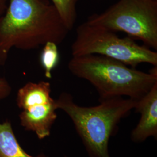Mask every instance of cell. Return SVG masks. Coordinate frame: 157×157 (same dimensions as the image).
Masks as SVG:
<instances>
[{
	"mask_svg": "<svg viewBox=\"0 0 157 157\" xmlns=\"http://www.w3.org/2000/svg\"><path fill=\"white\" fill-rule=\"evenodd\" d=\"M69 30L55 6L47 0H8L0 17V66L12 48L34 50L47 42L60 44Z\"/></svg>",
	"mask_w": 157,
	"mask_h": 157,
	"instance_id": "obj_1",
	"label": "cell"
},
{
	"mask_svg": "<svg viewBox=\"0 0 157 157\" xmlns=\"http://www.w3.org/2000/svg\"><path fill=\"white\" fill-rule=\"evenodd\" d=\"M67 67L73 75L95 87L100 101L122 96L138 100L157 83V67L144 72L100 55L72 56Z\"/></svg>",
	"mask_w": 157,
	"mask_h": 157,
	"instance_id": "obj_2",
	"label": "cell"
},
{
	"mask_svg": "<svg viewBox=\"0 0 157 157\" xmlns=\"http://www.w3.org/2000/svg\"><path fill=\"white\" fill-rule=\"evenodd\" d=\"M137 101L122 97L100 101L94 107L79 106L68 93H62L56 100L58 109L65 112L73 122L89 157H111L110 137L122 118L135 109Z\"/></svg>",
	"mask_w": 157,
	"mask_h": 157,
	"instance_id": "obj_3",
	"label": "cell"
},
{
	"mask_svg": "<svg viewBox=\"0 0 157 157\" xmlns=\"http://www.w3.org/2000/svg\"><path fill=\"white\" fill-rule=\"evenodd\" d=\"M76 34L71 45L72 56L96 54L133 68L143 63L157 67V52L138 44L130 37L121 38L115 32L86 22L78 26Z\"/></svg>",
	"mask_w": 157,
	"mask_h": 157,
	"instance_id": "obj_4",
	"label": "cell"
},
{
	"mask_svg": "<svg viewBox=\"0 0 157 157\" xmlns=\"http://www.w3.org/2000/svg\"><path fill=\"white\" fill-rule=\"evenodd\" d=\"M86 22L113 32H122L157 50V1L119 0Z\"/></svg>",
	"mask_w": 157,
	"mask_h": 157,
	"instance_id": "obj_5",
	"label": "cell"
},
{
	"mask_svg": "<svg viewBox=\"0 0 157 157\" xmlns=\"http://www.w3.org/2000/svg\"><path fill=\"white\" fill-rule=\"evenodd\" d=\"M49 82H28L17 93V104L21 109L19 117L21 124L34 132L40 140L48 137L57 118L56 100L51 95Z\"/></svg>",
	"mask_w": 157,
	"mask_h": 157,
	"instance_id": "obj_6",
	"label": "cell"
},
{
	"mask_svg": "<svg viewBox=\"0 0 157 157\" xmlns=\"http://www.w3.org/2000/svg\"><path fill=\"white\" fill-rule=\"evenodd\" d=\"M136 112L140 119L131 133V140L135 143L144 141L149 137L157 138V83L146 94L137 101Z\"/></svg>",
	"mask_w": 157,
	"mask_h": 157,
	"instance_id": "obj_7",
	"label": "cell"
},
{
	"mask_svg": "<svg viewBox=\"0 0 157 157\" xmlns=\"http://www.w3.org/2000/svg\"><path fill=\"white\" fill-rule=\"evenodd\" d=\"M0 157H48L44 154L32 156L21 146L8 121L0 123Z\"/></svg>",
	"mask_w": 157,
	"mask_h": 157,
	"instance_id": "obj_8",
	"label": "cell"
},
{
	"mask_svg": "<svg viewBox=\"0 0 157 157\" xmlns=\"http://www.w3.org/2000/svg\"><path fill=\"white\" fill-rule=\"evenodd\" d=\"M59 60L58 45L54 42H47L43 45L40 56L41 65L47 78H52V72L56 67Z\"/></svg>",
	"mask_w": 157,
	"mask_h": 157,
	"instance_id": "obj_9",
	"label": "cell"
},
{
	"mask_svg": "<svg viewBox=\"0 0 157 157\" xmlns=\"http://www.w3.org/2000/svg\"><path fill=\"white\" fill-rule=\"evenodd\" d=\"M67 29L73 28L77 19L76 6L78 0H51Z\"/></svg>",
	"mask_w": 157,
	"mask_h": 157,
	"instance_id": "obj_10",
	"label": "cell"
},
{
	"mask_svg": "<svg viewBox=\"0 0 157 157\" xmlns=\"http://www.w3.org/2000/svg\"><path fill=\"white\" fill-rule=\"evenodd\" d=\"M11 91V87L6 79L0 77V101L6 98L10 95Z\"/></svg>",
	"mask_w": 157,
	"mask_h": 157,
	"instance_id": "obj_11",
	"label": "cell"
},
{
	"mask_svg": "<svg viewBox=\"0 0 157 157\" xmlns=\"http://www.w3.org/2000/svg\"><path fill=\"white\" fill-rule=\"evenodd\" d=\"M8 4V0H0V17L6 12Z\"/></svg>",
	"mask_w": 157,
	"mask_h": 157,
	"instance_id": "obj_12",
	"label": "cell"
},
{
	"mask_svg": "<svg viewBox=\"0 0 157 157\" xmlns=\"http://www.w3.org/2000/svg\"><path fill=\"white\" fill-rule=\"evenodd\" d=\"M155 1H157V0H155Z\"/></svg>",
	"mask_w": 157,
	"mask_h": 157,
	"instance_id": "obj_13",
	"label": "cell"
}]
</instances>
